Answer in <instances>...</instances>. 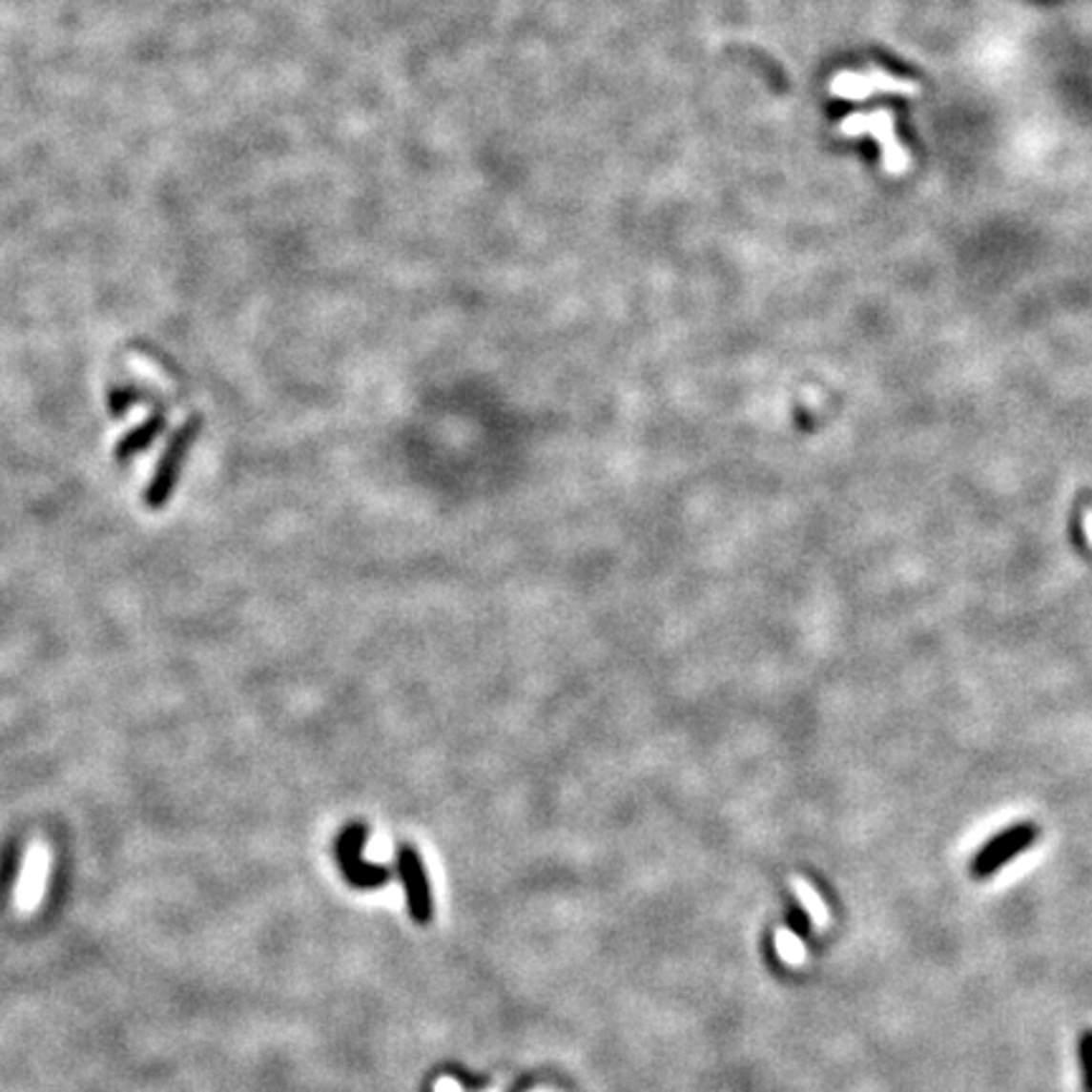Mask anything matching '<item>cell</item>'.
Returning <instances> with one entry per match:
<instances>
[{"mask_svg": "<svg viewBox=\"0 0 1092 1092\" xmlns=\"http://www.w3.org/2000/svg\"><path fill=\"white\" fill-rule=\"evenodd\" d=\"M839 137H876L880 147V162L888 175H903L911 167V153L900 145L896 134V114L893 109H876V112H857L847 114L837 124Z\"/></svg>", "mask_w": 1092, "mask_h": 1092, "instance_id": "obj_1", "label": "cell"}, {"mask_svg": "<svg viewBox=\"0 0 1092 1092\" xmlns=\"http://www.w3.org/2000/svg\"><path fill=\"white\" fill-rule=\"evenodd\" d=\"M200 427H203V420L197 418V415H193V418L173 435V441L167 443L165 453H162L157 468H155L153 481H150V485H147L145 491L147 508L159 511V508L167 506V501L173 499L175 485H177V478H180L182 473V465L188 461L190 450H193V443H196L197 435H200Z\"/></svg>", "mask_w": 1092, "mask_h": 1092, "instance_id": "obj_2", "label": "cell"}, {"mask_svg": "<svg viewBox=\"0 0 1092 1092\" xmlns=\"http://www.w3.org/2000/svg\"><path fill=\"white\" fill-rule=\"evenodd\" d=\"M830 94L837 99H850V102H862L873 94H897L916 96L920 94V84L905 76L885 72L880 66H868L860 72H839L830 81Z\"/></svg>", "mask_w": 1092, "mask_h": 1092, "instance_id": "obj_3", "label": "cell"}, {"mask_svg": "<svg viewBox=\"0 0 1092 1092\" xmlns=\"http://www.w3.org/2000/svg\"><path fill=\"white\" fill-rule=\"evenodd\" d=\"M1037 834L1040 833H1037L1035 825H1017L1004 830L999 837L989 839V842L981 847V853L977 855L974 865H971V868H974V876L986 877L991 876V873H997L1006 860H1012V857H1017L1024 847L1032 845L1037 839Z\"/></svg>", "mask_w": 1092, "mask_h": 1092, "instance_id": "obj_4", "label": "cell"}, {"mask_svg": "<svg viewBox=\"0 0 1092 1092\" xmlns=\"http://www.w3.org/2000/svg\"><path fill=\"white\" fill-rule=\"evenodd\" d=\"M165 427H167L165 415L155 413L153 418H147L142 425H137L134 430H130V433L124 435L122 441L116 443L114 458L116 461H130V458H134L137 453H142V450L150 448V445L157 441L159 435L165 433Z\"/></svg>", "mask_w": 1092, "mask_h": 1092, "instance_id": "obj_5", "label": "cell"}, {"mask_svg": "<svg viewBox=\"0 0 1092 1092\" xmlns=\"http://www.w3.org/2000/svg\"><path fill=\"white\" fill-rule=\"evenodd\" d=\"M792 888H794L796 897L802 900L804 911L810 913L812 923L817 928H825L827 923H830V911H827V905L822 903V897L817 896V890L812 888L807 880H802V877H792Z\"/></svg>", "mask_w": 1092, "mask_h": 1092, "instance_id": "obj_6", "label": "cell"}, {"mask_svg": "<svg viewBox=\"0 0 1092 1092\" xmlns=\"http://www.w3.org/2000/svg\"><path fill=\"white\" fill-rule=\"evenodd\" d=\"M139 398L142 395L134 387H114V390L109 392V413L114 415V418H122Z\"/></svg>", "mask_w": 1092, "mask_h": 1092, "instance_id": "obj_7", "label": "cell"}, {"mask_svg": "<svg viewBox=\"0 0 1092 1092\" xmlns=\"http://www.w3.org/2000/svg\"><path fill=\"white\" fill-rule=\"evenodd\" d=\"M776 946H779V954L784 961L789 963H802L804 961V948L802 943L794 938L792 934H787V931H779V936H776Z\"/></svg>", "mask_w": 1092, "mask_h": 1092, "instance_id": "obj_8", "label": "cell"}, {"mask_svg": "<svg viewBox=\"0 0 1092 1092\" xmlns=\"http://www.w3.org/2000/svg\"><path fill=\"white\" fill-rule=\"evenodd\" d=\"M1080 1060H1082L1085 1092H1092V1032H1085V1037H1082V1044H1080Z\"/></svg>", "mask_w": 1092, "mask_h": 1092, "instance_id": "obj_9", "label": "cell"}, {"mask_svg": "<svg viewBox=\"0 0 1092 1092\" xmlns=\"http://www.w3.org/2000/svg\"><path fill=\"white\" fill-rule=\"evenodd\" d=\"M435 1092H461V1087H458L453 1080H441L438 1087H435Z\"/></svg>", "mask_w": 1092, "mask_h": 1092, "instance_id": "obj_10", "label": "cell"}]
</instances>
